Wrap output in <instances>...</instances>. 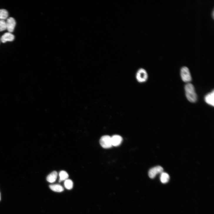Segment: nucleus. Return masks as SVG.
Returning <instances> with one entry per match:
<instances>
[{
  "label": "nucleus",
  "mask_w": 214,
  "mask_h": 214,
  "mask_svg": "<svg viewBox=\"0 0 214 214\" xmlns=\"http://www.w3.org/2000/svg\"><path fill=\"white\" fill-rule=\"evenodd\" d=\"M205 101L208 104L213 106L214 105V91L213 90L205 97Z\"/></svg>",
  "instance_id": "0eeeda50"
},
{
  "label": "nucleus",
  "mask_w": 214,
  "mask_h": 214,
  "mask_svg": "<svg viewBox=\"0 0 214 214\" xmlns=\"http://www.w3.org/2000/svg\"><path fill=\"white\" fill-rule=\"evenodd\" d=\"M111 138L112 143L113 146H118L121 143L123 139L121 137L117 135L113 136Z\"/></svg>",
  "instance_id": "6e6552de"
},
{
  "label": "nucleus",
  "mask_w": 214,
  "mask_h": 214,
  "mask_svg": "<svg viewBox=\"0 0 214 214\" xmlns=\"http://www.w3.org/2000/svg\"><path fill=\"white\" fill-rule=\"evenodd\" d=\"M184 89L187 100L192 103L196 102L198 96L194 86L191 83H187L185 85Z\"/></svg>",
  "instance_id": "f257e3e1"
},
{
  "label": "nucleus",
  "mask_w": 214,
  "mask_h": 214,
  "mask_svg": "<svg viewBox=\"0 0 214 214\" xmlns=\"http://www.w3.org/2000/svg\"><path fill=\"white\" fill-rule=\"evenodd\" d=\"M9 16L8 11L4 9H0V20H3L6 19Z\"/></svg>",
  "instance_id": "ddd939ff"
},
{
  "label": "nucleus",
  "mask_w": 214,
  "mask_h": 214,
  "mask_svg": "<svg viewBox=\"0 0 214 214\" xmlns=\"http://www.w3.org/2000/svg\"><path fill=\"white\" fill-rule=\"evenodd\" d=\"M58 173L56 171H54L50 174L47 177V181L49 183H53L55 182L57 178Z\"/></svg>",
  "instance_id": "9b49d317"
},
{
  "label": "nucleus",
  "mask_w": 214,
  "mask_h": 214,
  "mask_svg": "<svg viewBox=\"0 0 214 214\" xmlns=\"http://www.w3.org/2000/svg\"><path fill=\"white\" fill-rule=\"evenodd\" d=\"M100 143L101 146L104 148H109L113 146L111 138L108 136H102L100 139Z\"/></svg>",
  "instance_id": "20e7f679"
},
{
  "label": "nucleus",
  "mask_w": 214,
  "mask_h": 214,
  "mask_svg": "<svg viewBox=\"0 0 214 214\" xmlns=\"http://www.w3.org/2000/svg\"><path fill=\"white\" fill-rule=\"evenodd\" d=\"M49 188L53 191L56 192H62L64 190L63 187L58 184L51 185Z\"/></svg>",
  "instance_id": "9d476101"
},
{
  "label": "nucleus",
  "mask_w": 214,
  "mask_h": 214,
  "mask_svg": "<svg viewBox=\"0 0 214 214\" xmlns=\"http://www.w3.org/2000/svg\"><path fill=\"white\" fill-rule=\"evenodd\" d=\"M6 22V29L9 33L13 32L16 25V22L15 19L12 17L9 18L7 19Z\"/></svg>",
  "instance_id": "423d86ee"
},
{
  "label": "nucleus",
  "mask_w": 214,
  "mask_h": 214,
  "mask_svg": "<svg viewBox=\"0 0 214 214\" xmlns=\"http://www.w3.org/2000/svg\"><path fill=\"white\" fill-rule=\"evenodd\" d=\"M68 175L65 171H62L59 173L60 179L59 182H61L67 179L68 178Z\"/></svg>",
  "instance_id": "4468645a"
},
{
  "label": "nucleus",
  "mask_w": 214,
  "mask_h": 214,
  "mask_svg": "<svg viewBox=\"0 0 214 214\" xmlns=\"http://www.w3.org/2000/svg\"><path fill=\"white\" fill-rule=\"evenodd\" d=\"M136 77L137 81L140 83H143L147 81L148 74L146 71L143 68L139 69L137 71Z\"/></svg>",
  "instance_id": "f03ea898"
},
{
  "label": "nucleus",
  "mask_w": 214,
  "mask_h": 214,
  "mask_svg": "<svg viewBox=\"0 0 214 214\" xmlns=\"http://www.w3.org/2000/svg\"><path fill=\"white\" fill-rule=\"evenodd\" d=\"M163 169L161 166H157L151 169L149 171L148 175L151 178H153L158 174H161L163 172Z\"/></svg>",
  "instance_id": "39448f33"
},
{
  "label": "nucleus",
  "mask_w": 214,
  "mask_h": 214,
  "mask_svg": "<svg viewBox=\"0 0 214 214\" xmlns=\"http://www.w3.org/2000/svg\"><path fill=\"white\" fill-rule=\"evenodd\" d=\"M14 39V36L11 33L8 32L5 33L2 36L1 40L3 43H5L7 41H12Z\"/></svg>",
  "instance_id": "1a4fd4ad"
},
{
  "label": "nucleus",
  "mask_w": 214,
  "mask_h": 214,
  "mask_svg": "<svg viewBox=\"0 0 214 214\" xmlns=\"http://www.w3.org/2000/svg\"><path fill=\"white\" fill-rule=\"evenodd\" d=\"M160 179L163 183H165L169 181L170 176L168 173L163 172L160 175Z\"/></svg>",
  "instance_id": "f8f14e48"
},
{
  "label": "nucleus",
  "mask_w": 214,
  "mask_h": 214,
  "mask_svg": "<svg viewBox=\"0 0 214 214\" xmlns=\"http://www.w3.org/2000/svg\"><path fill=\"white\" fill-rule=\"evenodd\" d=\"M1 200V193H0V200Z\"/></svg>",
  "instance_id": "f3484780"
},
{
  "label": "nucleus",
  "mask_w": 214,
  "mask_h": 214,
  "mask_svg": "<svg viewBox=\"0 0 214 214\" xmlns=\"http://www.w3.org/2000/svg\"><path fill=\"white\" fill-rule=\"evenodd\" d=\"M6 29V22L5 20H0V32Z\"/></svg>",
  "instance_id": "dca6fc26"
},
{
  "label": "nucleus",
  "mask_w": 214,
  "mask_h": 214,
  "mask_svg": "<svg viewBox=\"0 0 214 214\" xmlns=\"http://www.w3.org/2000/svg\"><path fill=\"white\" fill-rule=\"evenodd\" d=\"M180 76L183 81L189 83L191 81L192 76L189 69L186 67H182L180 70Z\"/></svg>",
  "instance_id": "7ed1b4c3"
},
{
  "label": "nucleus",
  "mask_w": 214,
  "mask_h": 214,
  "mask_svg": "<svg viewBox=\"0 0 214 214\" xmlns=\"http://www.w3.org/2000/svg\"><path fill=\"white\" fill-rule=\"evenodd\" d=\"M64 185L65 188L66 189L68 190H71L73 188V183L71 180L67 179L65 180Z\"/></svg>",
  "instance_id": "2eb2a0df"
}]
</instances>
